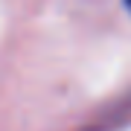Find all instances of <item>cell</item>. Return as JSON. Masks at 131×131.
Segmentation results:
<instances>
[{
  "instance_id": "1",
  "label": "cell",
  "mask_w": 131,
  "mask_h": 131,
  "mask_svg": "<svg viewBox=\"0 0 131 131\" xmlns=\"http://www.w3.org/2000/svg\"><path fill=\"white\" fill-rule=\"evenodd\" d=\"M125 3H128V9H131V0H125Z\"/></svg>"
}]
</instances>
